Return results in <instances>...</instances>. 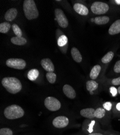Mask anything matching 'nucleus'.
Segmentation results:
<instances>
[{
	"mask_svg": "<svg viewBox=\"0 0 120 135\" xmlns=\"http://www.w3.org/2000/svg\"><path fill=\"white\" fill-rule=\"evenodd\" d=\"M95 111L93 108H86L81 110L80 114L82 116L87 118H93L95 117Z\"/></svg>",
	"mask_w": 120,
	"mask_h": 135,
	"instance_id": "14",
	"label": "nucleus"
},
{
	"mask_svg": "<svg viewBox=\"0 0 120 135\" xmlns=\"http://www.w3.org/2000/svg\"><path fill=\"white\" fill-rule=\"evenodd\" d=\"M116 109H117V110H118V111H120V103H117V105H116Z\"/></svg>",
	"mask_w": 120,
	"mask_h": 135,
	"instance_id": "33",
	"label": "nucleus"
},
{
	"mask_svg": "<svg viewBox=\"0 0 120 135\" xmlns=\"http://www.w3.org/2000/svg\"><path fill=\"white\" fill-rule=\"evenodd\" d=\"M91 21L92 22H94V18H91Z\"/></svg>",
	"mask_w": 120,
	"mask_h": 135,
	"instance_id": "37",
	"label": "nucleus"
},
{
	"mask_svg": "<svg viewBox=\"0 0 120 135\" xmlns=\"http://www.w3.org/2000/svg\"><path fill=\"white\" fill-rule=\"evenodd\" d=\"M117 92L120 94V86L117 88Z\"/></svg>",
	"mask_w": 120,
	"mask_h": 135,
	"instance_id": "36",
	"label": "nucleus"
},
{
	"mask_svg": "<svg viewBox=\"0 0 120 135\" xmlns=\"http://www.w3.org/2000/svg\"><path fill=\"white\" fill-rule=\"evenodd\" d=\"M106 114V110L102 108H97L95 111V117L97 118H103Z\"/></svg>",
	"mask_w": 120,
	"mask_h": 135,
	"instance_id": "25",
	"label": "nucleus"
},
{
	"mask_svg": "<svg viewBox=\"0 0 120 135\" xmlns=\"http://www.w3.org/2000/svg\"><path fill=\"white\" fill-rule=\"evenodd\" d=\"M12 130L7 128H2L0 130V135H13Z\"/></svg>",
	"mask_w": 120,
	"mask_h": 135,
	"instance_id": "27",
	"label": "nucleus"
},
{
	"mask_svg": "<svg viewBox=\"0 0 120 135\" xmlns=\"http://www.w3.org/2000/svg\"><path fill=\"white\" fill-rule=\"evenodd\" d=\"M13 30L15 33V34L16 35V36L18 37H22V32L20 28L18 27V26L16 24H14L12 26Z\"/></svg>",
	"mask_w": 120,
	"mask_h": 135,
	"instance_id": "26",
	"label": "nucleus"
},
{
	"mask_svg": "<svg viewBox=\"0 0 120 135\" xmlns=\"http://www.w3.org/2000/svg\"><path fill=\"white\" fill-rule=\"evenodd\" d=\"M71 55L73 60L77 63H80L82 61V58L81 53L79 50L75 47H73L71 49Z\"/></svg>",
	"mask_w": 120,
	"mask_h": 135,
	"instance_id": "15",
	"label": "nucleus"
},
{
	"mask_svg": "<svg viewBox=\"0 0 120 135\" xmlns=\"http://www.w3.org/2000/svg\"><path fill=\"white\" fill-rule=\"evenodd\" d=\"M115 2L118 4H120V0H116Z\"/></svg>",
	"mask_w": 120,
	"mask_h": 135,
	"instance_id": "35",
	"label": "nucleus"
},
{
	"mask_svg": "<svg viewBox=\"0 0 120 135\" xmlns=\"http://www.w3.org/2000/svg\"><path fill=\"white\" fill-rule=\"evenodd\" d=\"M108 32L111 35L120 33V20H117L114 22L109 29Z\"/></svg>",
	"mask_w": 120,
	"mask_h": 135,
	"instance_id": "13",
	"label": "nucleus"
},
{
	"mask_svg": "<svg viewBox=\"0 0 120 135\" xmlns=\"http://www.w3.org/2000/svg\"><path fill=\"white\" fill-rule=\"evenodd\" d=\"M68 42V38L66 36L64 35H62L60 36L57 41V43L58 46L60 47H63L65 46H66Z\"/></svg>",
	"mask_w": 120,
	"mask_h": 135,
	"instance_id": "21",
	"label": "nucleus"
},
{
	"mask_svg": "<svg viewBox=\"0 0 120 135\" xmlns=\"http://www.w3.org/2000/svg\"><path fill=\"white\" fill-rule=\"evenodd\" d=\"M98 83L94 80L88 81L86 83L87 90L90 92H93L98 88Z\"/></svg>",
	"mask_w": 120,
	"mask_h": 135,
	"instance_id": "19",
	"label": "nucleus"
},
{
	"mask_svg": "<svg viewBox=\"0 0 120 135\" xmlns=\"http://www.w3.org/2000/svg\"><path fill=\"white\" fill-rule=\"evenodd\" d=\"M109 21V18L107 16H98L94 18L95 23L97 25H102L107 24Z\"/></svg>",
	"mask_w": 120,
	"mask_h": 135,
	"instance_id": "18",
	"label": "nucleus"
},
{
	"mask_svg": "<svg viewBox=\"0 0 120 135\" xmlns=\"http://www.w3.org/2000/svg\"><path fill=\"white\" fill-rule=\"evenodd\" d=\"M54 14L56 16L55 20L57 21L59 26L63 28H67L69 25V21L63 11L60 9L57 8L54 10Z\"/></svg>",
	"mask_w": 120,
	"mask_h": 135,
	"instance_id": "7",
	"label": "nucleus"
},
{
	"mask_svg": "<svg viewBox=\"0 0 120 135\" xmlns=\"http://www.w3.org/2000/svg\"><path fill=\"white\" fill-rule=\"evenodd\" d=\"M73 9L76 13L82 16H86L89 13L88 8L81 3H75L73 6Z\"/></svg>",
	"mask_w": 120,
	"mask_h": 135,
	"instance_id": "10",
	"label": "nucleus"
},
{
	"mask_svg": "<svg viewBox=\"0 0 120 135\" xmlns=\"http://www.w3.org/2000/svg\"><path fill=\"white\" fill-rule=\"evenodd\" d=\"M103 107L104 108V109L105 110H107L108 111H109L111 110L112 108V104L111 102H106L105 103L103 104Z\"/></svg>",
	"mask_w": 120,
	"mask_h": 135,
	"instance_id": "29",
	"label": "nucleus"
},
{
	"mask_svg": "<svg viewBox=\"0 0 120 135\" xmlns=\"http://www.w3.org/2000/svg\"><path fill=\"white\" fill-rule=\"evenodd\" d=\"M113 57L114 52L112 51H109L102 58L101 61L103 63H108L112 60Z\"/></svg>",
	"mask_w": 120,
	"mask_h": 135,
	"instance_id": "23",
	"label": "nucleus"
},
{
	"mask_svg": "<svg viewBox=\"0 0 120 135\" xmlns=\"http://www.w3.org/2000/svg\"><path fill=\"white\" fill-rule=\"evenodd\" d=\"M45 107L51 111H56L61 108V103L59 100L53 97H48L44 100Z\"/></svg>",
	"mask_w": 120,
	"mask_h": 135,
	"instance_id": "5",
	"label": "nucleus"
},
{
	"mask_svg": "<svg viewBox=\"0 0 120 135\" xmlns=\"http://www.w3.org/2000/svg\"><path fill=\"white\" fill-rule=\"evenodd\" d=\"M24 111L20 106L16 104L7 107L4 111V116L9 119H15L22 117Z\"/></svg>",
	"mask_w": 120,
	"mask_h": 135,
	"instance_id": "3",
	"label": "nucleus"
},
{
	"mask_svg": "<svg viewBox=\"0 0 120 135\" xmlns=\"http://www.w3.org/2000/svg\"><path fill=\"white\" fill-rule=\"evenodd\" d=\"M114 71L116 73H120V61H118L115 63L114 67Z\"/></svg>",
	"mask_w": 120,
	"mask_h": 135,
	"instance_id": "28",
	"label": "nucleus"
},
{
	"mask_svg": "<svg viewBox=\"0 0 120 135\" xmlns=\"http://www.w3.org/2000/svg\"><path fill=\"white\" fill-rule=\"evenodd\" d=\"M17 10L16 8H12L8 10L4 15L5 20L7 22L13 21L17 15Z\"/></svg>",
	"mask_w": 120,
	"mask_h": 135,
	"instance_id": "12",
	"label": "nucleus"
},
{
	"mask_svg": "<svg viewBox=\"0 0 120 135\" xmlns=\"http://www.w3.org/2000/svg\"><path fill=\"white\" fill-rule=\"evenodd\" d=\"M101 70V66L99 65H95L91 71L90 76L92 80H95L99 76Z\"/></svg>",
	"mask_w": 120,
	"mask_h": 135,
	"instance_id": "16",
	"label": "nucleus"
},
{
	"mask_svg": "<svg viewBox=\"0 0 120 135\" xmlns=\"http://www.w3.org/2000/svg\"><path fill=\"white\" fill-rule=\"evenodd\" d=\"M46 78L51 84H53L55 83L56 81L57 76L56 74H54L53 72H48L46 75Z\"/></svg>",
	"mask_w": 120,
	"mask_h": 135,
	"instance_id": "24",
	"label": "nucleus"
},
{
	"mask_svg": "<svg viewBox=\"0 0 120 135\" xmlns=\"http://www.w3.org/2000/svg\"><path fill=\"white\" fill-rule=\"evenodd\" d=\"M112 83L113 85H120V77L116 78H114L112 81Z\"/></svg>",
	"mask_w": 120,
	"mask_h": 135,
	"instance_id": "31",
	"label": "nucleus"
},
{
	"mask_svg": "<svg viewBox=\"0 0 120 135\" xmlns=\"http://www.w3.org/2000/svg\"><path fill=\"white\" fill-rule=\"evenodd\" d=\"M11 42L15 45L17 46H23L27 43V40L23 37H13L11 38Z\"/></svg>",
	"mask_w": 120,
	"mask_h": 135,
	"instance_id": "17",
	"label": "nucleus"
},
{
	"mask_svg": "<svg viewBox=\"0 0 120 135\" xmlns=\"http://www.w3.org/2000/svg\"><path fill=\"white\" fill-rule=\"evenodd\" d=\"M64 94L70 99H74L76 97V93L74 89L70 85L65 84L62 88Z\"/></svg>",
	"mask_w": 120,
	"mask_h": 135,
	"instance_id": "11",
	"label": "nucleus"
},
{
	"mask_svg": "<svg viewBox=\"0 0 120 135\" xmlns=\"http://www.w3.org/2000/svg\"><path fill=\"white\" fill-rule=\"evenodd\" d=\"M39 76V71L36 69H32L28 73V79L31 81H35Z\"/></svg>",
	"mask_w": 120,
	"mask_h": 135,
	"instance_id": "20",
	"label": "nucleus"
},
{
	"mask_svg": "<svg viewBox=\"0 0 120 135\" xmlns=\"http://www.w3.org/2000/svg\"><path fill=\"white\" fill-rule=\"evenodd\" d=\"M42 67L48 72H53L54 71V66L50 59H44L40 62Z\"/></svg>",
	"mask_w": 120,
	"mask_h": 135,
	"instance_id": "9",
	"label": "nucleus"
},
{
	"mask_svg": "<svg viewBox=\"0 0 120 135\" xmlns=\"http://www.w3.org/2000/svg\"><path fill=\"white\" fill-rule=\"evenodd\" d=\"M6 65L12 68L22 70L26 66V62L21 59H9L6 61Z\"/></svg>",
	"mask_w": 120,
	"mask_h": 135,
	"instance_id": "6",
	"label": "nucleus"
},
{
	"mask_svg": "<svg viewBox=\"0 0 120 135\" xmlns=\"http://www.w3.org/2000/svg\"><path fill=\"white\" fill-rule=\"evenodd\" d=\"M92 12L96 15H101L106 13L109 7V6L104 2H94L91 6Z\"/></svg>",
	"mask_w": 120,
	"mask_h": 135,
	"instance_id": "4",
	"label": "nucleus"
},
{
	"mask_svg": "<svg viewBox=\"0 0 120 135\" xmlns=\"http://www.w3.org/2000/svg\"><path fill=\"white\" fill-rule=\"evenodd\" d=\"M2 84L8 92L12 94H16L19 93L22 88L20 81L14 77L3 78L2 80Z\"/></svg>",
	"mask_w": 120,
	"mask_h": 135,
	"instance_id": "1",
	"label": "nucleus"
},
{
	"mask_svg": "<svg viewBox=\"0 0 120 135\" xmlns=\"http://www.w3.org/2000/svg\"><path fill=\"white\" fill-rule=\"evenodd\" d=\"M90 93H91V95H93V92H90Z\"/></svg>",
	"mask_w": 120,
	"mask_h": 135,
	"instance_id": "38",
	"label": "nucleus"
},
{
	"mask_svg": "<svg viewBox=\"0 0 120 135\" xmlns=\"http://www.w3.org/2000/svg\"><path fill=\"white\" fill-rule=\"evenodd\" d=\"M95 124V121L94 120H93L92 121L91 123L90 124L89 126V129H88V132L90 133H92V131H93V127L94 126V125Z\"/></svg>",
	"mask_w": 120,
	"mask_h": 135,
	"instance_id": "32",
	"label": "nucleus"
},
{
	"mask_svg": "<svg viewBox=\"0 0 120 135\" xmlns=\"http://www.w3.org/2000/svg\"><path fill=\"white\" fill-rule=\"evenodd\" d=\"M11 28V25L8 22H5L0 24V32L6 33L9 31Z\"/></svg>",
	"mask_w": 120,
	"mask_h": 135,
	"instance_id": "22",
	"label": "nucleus"
},
{
	"mask_svg": "<svg viewBox=\"0 0 120 135\" xmlns=\"http://www.w3.org/2000/svg\"><path fill=\"white\" fill-rule=\"evenodd\" d=\"M109 89H110V91L113 97H115V96H116L118 92H117V89L114 86H112Z\"/></svg>",
	"mask_w": 120,
	"mask_h": 135,
	"instance_id": "30",
	"label": "nucleus"
},
{
	"mask_svg": "<svg viewBox=\"0 0 120 135\" xmlns=\"http://www.w3.org/2000/svg\"><path fill=\"white\" fill-rule=\"evenodd\" d=\"M89 135H103V134L100 133H91Z\"/></svg>",
	"mask_w": 120,
	"mask_h": 135,
	"instance_id": "34",
	"label": "nucleus"
},
{
	"mask_svg": "<svg viewBox=\"0 0 120 135\" xmlns=\"http://www.w3.org/2000/svg\"><path fill=\"white\" fill-rule=\"evenodd\" d=\"M69 120L65 116H60L56 117L53 120V126L57 128H64L68 126Z\"/></svg>",
	"mask_w": 120,
	"mask_h": 135,
	"instance_id": "8",
	"label": "nucleus"
},
{
	"mask_svg": "<svg viewBox=\"0 0 120 135\" xmlns=\"http://www.w3.org/2000/svg\"><path fill=\"white\" fill-rule=\"evenodd\" d=\"M23 8L24 15L28 20H32L38 17L39 12L34 0H25Z\"/></svg>",
	"mask_w": 120,
	"mask_h": 135,
	"instance_id": "2",
	"label": "nucleus"
}]
</instances>
